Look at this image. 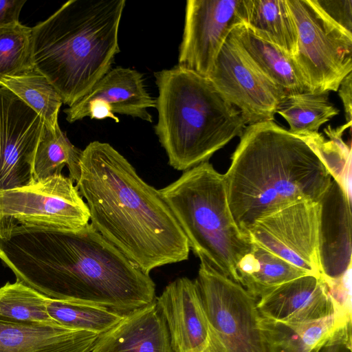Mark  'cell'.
<instances>
[{"mask_svg":"<svg viewBox=\"0 0 352 352\" xmlns=\"http://www.w3.org/2000/svg\"><path fill=\"white\" fill-rule=\"evenodd\" d=\"M99 334L0 316V352H91Z\"/></svg>","mask_w":352,"mask_h":352,"instance_id":"cell-19","label":"cell"},{"mask_svg":"<svg viewBox=\"0 0 352 352\" xmlns=\"http://www.w3.org/2000/svg\"><path fill=\"white\" fill-rule=\"evenodd\" d=\"M351 126V124L346 123L336 129L330 126L324 129L331 138L330 141H325L319 133L303 137L315 148L331 177L342 186L350 200L351 149L343 142L342 135L344 130Z\"/></svg>","mask_w":352,"mask_h":352,"instance_id":"cell-30","label":"cell"},{"mask_svg":"<svg viewBox=\"0 0 352 352\" xmlns=\"http://www.w3.org/2000/svg\"><path fill=\"white\" fill-rule=\"evenodd\" d=\"M261 316L284 322L315 321L334 315L322 278L305 275L286 282L257 300Z\"/></svg>","mask_w":352,"mask_h":352,"instance_id":"cell-16","label":"cell"},{"mask_svg":"<svg viewBox=\"0 0 352 352\" xmlns=\"http://www.w3.org/2000/svg\"><path fill=\"white\" fill-rule=\"evenodd\" d=\"M232 32L256 66L285 95L310 91L292 56L261 38L243 23L234 26Z\"/></svg>","mask_w":352,"mask_h":352,"instance_id":"cell-20","label":"cell"},{"mask_svg":"<svg viewBox=\"0 0 352 352\" xmlns=\"http://www.w3.org/2000/svg\"><path fill=\"white\" fill-rule=\"evenodd\" d=\"M44 126L38 114L0 85V191L34 182V159Z\"/></svg>","mask_w":352,"mask_h":352,"instance_id":"cell-13","label":"cell"},{"mask_svg":"<svg viewBox=\"0 0 352 352\" xmlns=\"http://www.w3.org/2000/svg\"><path fill=\"white\" fill-rule=\"evenodd\" d=\"M0 260L48 298L122 315L153 302L155 285L91 223L76 230H0Z\"/></svg>","mask_w":352,"mask_h":352,"instance_id":"cell-1","label":"cell"},{"mask_svg":"<svg viewBox=\"0 0 352 352\" xmlns=\"http://www.w3.org/2000/svg\"><path fill=\"white\" fill-rule=\"evenodd\" d=\"M208 78L248 125L274 121L285 95L253 62L232 30Z\"/></svg>","mask_w":352,"mask_h":352,"instance_id":"cell-10","label":"cell"},{"mask_svg":"<svg viewBox=\"0 0 352 352\" xmlns=\"http://www.w3.org/2000/svg\"><path fill=\"white\" fill-rule=\"evenodd\" d=\"M236 274L237 283L257 299L286 282L309 275L253 243L238 263Z\"/></svg>","mask_w":352,"mask_h":352,"instance_id":"cell-22","label":"cell"},{"mask_svg":"<svg viewBox=\"0 0 352 352\" xmlns=\"http://www.w3.org/2000/svg\"><path fill=\"white\" fill-rule=\"evenodd\" d=\"M50 317L59 325L75 330L101 334L117 324L124 316L116 312L83 303L47 298Z\"/></svg>","mask_w":352,"mask_h":352,"instance_id":"cell-28","label":"cell"},{"mask_svg":"<svg viewBox=\"0 0 352 352\" xmlns=\"http://www.w3.org/2000/svg\"><path fill=\"white\" fill-rule=\"evenodd\" d=\"M63 174L0 191V230L14 227L76 230L89 223L86 202Z\"/></svg>","mask_w":352,"mask_h":352,"instance_id":"cell-8","label":"cell"},{"mask_svg":"<svg viewBox=\"0 0 352 352\" xmlns=\"http://www.w3.org/2000/svg\"><path fill=\"white\" fill-rule=\"evenodd\" d=\"M155 99L145 89L142 74L133 69L118 67L110 69L90 90L64 110L69 123L91 119H120L115 113L138 118L151 122L149 108H155Z\"/></svg>","mask_w":352,"mask_h":352,"instance_id":"cell-15","label":"cell"},{"mask_svg":"<svg viewBox=\"0 0 352 352\" xmlns=\"http://www.w3.org/2000/svg\"><path fill=\"white\" fill-rule=\"evenodd\" d=\"M91 352H172L168 326L155 301L100 334Z\"/></svg>","mask_w":352,"mask_h":352,"instance_id":"cell-18","label":"cell"},{"mask_svg":"<svg viewBox=\"0 0 352 352\" xmlns=\"http://www.w3.org/2000/svg\"><path fill=\"white\" fill-rule=\"evenodd\" d=\"M0 85L6 87L32 109L50 129L58 125V115L63 99L50 81L35 69L4 78Z\"/></svg>","mask_w":352,"mask_h":352,"instance_id":"cell-26","label":"cell"},{"mask_svg":"<svg viewBox=\"0 0 352 352\" xmlns=\"http://www.w3.org/2000/svg\"><path fill=\"white\" fill-rule=\"evenodd\" d=\"M125 0H69L32 28L34 69L73 105L111 69L120 52Z\"/></svg>","mask_w":352,"mask_h":352,"instance_id":"cell-4","label":"cell"},{"mask_svg":"<svg viewBox=\"0 0 352 352\" xmlns=\"http://www.w3.org/2000/svg\"><path fill=\"white\" fill-rule=\"evenodd\" d=\"M199 258L237 283L236 265L252 242L231 212L223 175L207 162L159 190Z\"/></svg>","mask_w":352,"mask_h":352,"instance_id":"cell-6","label":"cell"},{"mask_svg":"<svg viewBox=\"0 0 352 352\" xmlns=\"http://www.w3.org/2000/svg\"><path fill=\"white\" fill-rule=\"evenodd\" d=\"M351 349V327L333 328V331L318 352H342Z\"/></svg>","mask_w":352,"mask_h":352,"instance_id":"cell-33","label":"cell"},{"mask_svg":"<svg viewBox=\"0 0 352 352\" xmlns=\"http://www.w3.org/2000/svg\"><path fill=\"white\" fill-rule=\"evenodd\" d=\"M82 151L72 144L59 126L52 130L45 124L34 159V181L62 174L63 168L67 166L69 177L76 182Z\"/></svg>","mask_w":352,"mask_h":352,"instance_id":"cell-25","label":"cell"},{"mask_svg":"<svg viewBox=\"0 0 352 352\" xmlns=\"http://www.w3.org/2000/svg\"><path fill=\"white\" fill-rule=\"evenodd\" d=\"M259 327L268 352H318L333 331L334 315L300 323L280 322L260 316Z\"/></svg>","mask_w":352,"mask_h":352,"instance_id":"cell-23","label":"cell"},{"mask_svg":"<svg viewBox=\"0 0 352 352\" xmlns=\"http://www.w3.org/2000/svg\"><path fill=\"white\" fill-rule=\"evenodd\" d=\"M240 15L256 36L294 56L298 31L287 0H241Z\"/></svg>","mask_w":352,"mask_h":352,"instance_id":"cell-21","label":"cell"},{"mask_svg":"<svg viewBox=\"0 0 352 352\" xmlns=\"http://www.w3.org/2000/svg\"><path fill=\"white\" fill-rule=\"evenodd\" d=\"M298 31L294 59L311 92L337 91L352 72V33L333 21L316 0H287Z\"/></svg>","mask_w":352,"mask_h":352,"instance_id":"cell-7","label":"cell"},{"mask_svg":"<svg viewBox=\"0 0 352 352\" xmlns=\"http://www.w3.org/2000/svg\"><path fill=\"white\" fill-rule=\"evenodd\" d=\"M155 132L170 166L185 171L207 162L248 126L208 78L175 66L155 73Z\"/></svg>","mask_w":352,"mask_h":352,"instance_id":"cell-5","label":"cell"},{"mask_svg":"<svg viewBox=\"0 0 352 352\" xmlns=\"http://www.w3.org/2000/svg\"><path fill=\"white\" fill-rule=\"evenodd\" d=\"M319 201L288 205L255 221L247 232L255 243L309 275L322 278Z\"/></svg>","mask_w":352,"mask_h":352,"instance_id":"cell-11","label":"cell"},{"mask_svg":"<svg viewBox=\"0 0 352 352\" xmlns=\"http://www.w3.org/2000/svg\"><path fill=\"white\" fill-rule=\"evenodd\" d=\"M25 2L23 0H0V24L19 21Z\"/></svg>","mask_w":352,"mask_h":352,"instance_id":"cell-34","label":"cell"},{"mask_svg":"<svg viewBox=\"0 0 352 352\" xmlns=\"http://www.w3.org/2000/svg\"><path fill=\"white\" fill-rule=\"evenodd\" d=\"M329 92H305L285 95L276 113L288 123V131L299 137L318 133L320 127L338 116L340 110L329 100Z\"/></svg>","mask_w":352,"mask_h":352,"instance_id":"cell-24","label":"cell"},{"mask_svg":"<svg viewBox=\"0 0 352 352\" xmlns=\"http://www.w3.org/2000/svg\"><path fill=\"white\" fill-rule=\"evenodd\" d=\"M155 301L166 320L172 352H228L206 315L195 280L175 279Z\"/></svg>","mask_w":352,"mask_h":352,"instance_id":"cell-14","label":"cell"},{"mask_svg":"<svg viewBox=\"0 0 352 352\" xmlns=\"http://www.w3.org/2000/svg\"><path fill=\"white\" fill-rule=\"evenodd\" d=\"M239 138L223 177L245 235L257 219L294 203L319 201L329 187L332 177L315 148L275 122L249 124Z\"/></svg>","mask_w":352,"mask_h":352,"instance_id":"cell-3","label":"cell"},{"mask_svg":"<svg viewBox=\"0 0 352 352\" xmlns=\"http://www.w3.org/2000/svg\"><path fill=\"white\" fill-rule=\"evenodd\" d=\"M352 74L350 73L348 76H346L343 80L341 82V84L338 88V94L342 100L344 113L345 118L347 121L346 123L351 124V110H352V96H351V89H352Z\"/></svg>","mask_w":352,"mask_h":352,"instance_id":"cell-35","label":"cell"},{"mask_svg":"<svg viewBox=\"0 0 352 352\" xmlns=\"http://www.w3.org/2000/svg\"><path fill=\"white\" fill-rule=\"evenodd\" d=\"M241 0H188L178 65L208 78L236 25L242 23Z\"/></svg>","mask_w":352,"mask_h":352,"instance_id":"cell-12","label":"cell"},{"mask_svg":"<svg viewBox=\"0 0 352 352\" xmlns=\"http://www.w3.org/2000/svg\"><path fill=\"white\" fill-rule=\"evenodd\" d=\"M47 300L46 296L21 282H8L0 287V316L23 323L59 325L49 315Z\"/></svg>","mask_w":352,"mask_h":352,"instance_id":"cell-27","label":"cell"},{"mask_svg":"<svg viewBox=\"0 0 352 352\" xmlns=\"http://www.w3.org/2000/svg\"><path fill=\"white\" fill-rule=\"evenodd\" d=\"M323 280L334 305V327H351V267L338 278Z\"/></svg>","mask_w":352,"mask_h":352,"instance_id":"cell-31","label":"cell"},{"mask_svg":"<svg viewBox=\"0 0 352 352\" xmlns=\"http://www.w3.org/2000/svg\"><path fill=\"white\" fill-rule=\"evenodd\" d=\"M319 203L322 278L336 279L351 267V203L344 189L334 179Z\"/></svg>","mask_w":352,"mask_h":352,"instance_id":"cell-17","label":"cell"},{"mask_svg":"<svg viewBox=\"0 0 352 352\" xmlns=\"http://www.w3.org/2000/svg\"><path fill=\"white\" fill-rule=\"evenodd\" d=\"M32 28L19 21L0 24V80L34 69Z\"/></svg>","mask_w":352,"mask_h":352,"instance_id":"cell-29","label":"cell"},{"mask_svg":"<svg viewBox=\"0 0 352 352\" xmlns=\"http://www.w3.org/2000/svg\"><path fill=\"white\" fill-rule=\"evenodd\" d=\"M336 23L352 33V0H316Z\"/></svg>","mask_w":352,"mask_h":352,"instance_id":"cell-32","label":"cell"},{"mask_svg":"<svg viewBox=\"0 0 352 352\" xmlns=\"http://www.w3.org/2000/svg\"><path fill=\"white\" fill-rule=\"evenodd\" d=\"M195 279L202 304L228 352H268L257 298L204 259Z\"/></svg>","mask_w":352,"mask_h":352,"instance_id":"cell-9","label":"cell"},{"mask_svg":"<svg viewBox=\"0 0 352 352\" xmlns=\"http://www.w3.org/2000/svg\"><path fill=\"white\" fill-rule=\"evenodd\" d=\"M76 186L93 227L144 273L188 258V239L160 190L109 143L82 151Z\"/></svg>","mask_w":352,"mask_h":352,"instance_id":"cell-2","label":"cell"}]
</instances>
